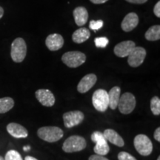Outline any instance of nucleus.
I'll return each instance as SVG.
<instances>
[{
	"label": "nucleus",
	"instance_id": "nucleus-1",
	"mask_svg": "<svg viewBox=\"0 0 160 160\" xmlns=\"http://www.w3.org/2000/svg\"><path fill=\"white\" fill-rule=\"evenodd\" d=\"M37 135L40 139L48 142H56L63 137L64 133L59 128L47 126L40 128L37 131Z\"/></svg>",
	"mask_w": 160,
	"mask_h": 160
},
{
	"label": "nucleus",
	"instance_id": "nucleus-2",
	"mask_svg": "<svg viewBox=\"0 0 160 160\" xmlns=\"http://www.w3.org/2000/svg\"><path fill=\"white\" fill-rule=\"evenodd\" d=\"M87 146L85 138L80 136H71L64 142L62 150L66 153H73L84 150Z\"/></svg>",
	"mask_w": 160,
	"mask_h": 160
},
{
	"label": "nucleus",
	"instance_id": "nucleus-3",
	"mask_svg": "<svg viewBox=\"0 0 160 160\" xmlns=\"http://www.w3.org/2000/svg\"><path fill=\"white\" fill-rule=\"evenodd\" d=\"M27 54V45L22 38H17L12 42L11 56L15 62H22Z\"/></svg>",
	"mask_w": 160,
	"mask_h": 160
},
{
	"label": "nucleus",
	"instance_id": "nucleus-4",
	"mask_svg": "<svg viewBox=\"0 0 160 160\" xmlns=\"http://www.w3.org/2000/svg\"><path fill=\"white\" fill-rule=\"evenodd\" d=\"M135 149L140 155L149 156L153 151V144L148 137L145 134H139L136 136L133 140Z\"/></svg>",
	"mask_w": 160,
	"mask_h": 160
},
{
	"label": "nucleus",
	"instance_id": "nucleus-5",
	"mask_svg": "<svg viewBox=\"0 0 160 160\" xmlns=\"http://www.w3.org/2000/svg\"><path fill=\"white\" fill-rule=\"evenodd\" d=\"M92 103L97 111L105 112L109 107L108 93L104 89H98L93 94Z\"/></svg>",
	"mask_w": 160,
	"mask_h": 160
},
{
	"label": "nucleus",
	"instance_id": "nucleus-6",
	"mask_svg": "<svg viewBox=\"0 0 160 160\" xmlns=\"http://www.w3.org/2000/svg\"><path fill=\"white\" fill-rule=\"evenodd\" d=\"M62 60L68 67L75 68L85 62L86 56L80 51H69L64 53Z\"/></svg>",
	"mask_w": 160,
	"mask_h": 160
},
{
	"label": "nucleus",
	"instance_id": "nucleus-7",
	"mask_svg": "<svg viewBox=\"0 0 160 160\" xmlns=\"http://www.w3.org/2000/svg\"><path fill=\"white\" fill-rule=\"evenodd\" d=\"M136 107V98L131 93H125L120 96L117 108L122 114H129Z\"/></svg>",
	"mask_w": 160,
	"mask_h": 160
},
{
	"label": "nucleus",
	"instance_id": "nucleus-8",
	"mask_svg": "<svg viewBox=\"0 0 160 160\" xmlns=\"http://www.w3.org/2000/svg\"><path fill=\"white\" fill-rule=\"evenodd\" d=\"M84 118H85L84 113L79 111L66 112L63 115L64 125L67 128H71L82 123Z\"/></svg>",
	"mask_w": 160,
	"mask_h": 160
},
{
	"label": "nucleus",
	"instance_id": "nucleus-9",
	"mask_svg": "<svg viewBox=\"0 0 160 160\" xmlns=\"http://www.w3.org/2000/svg\"><path fill=\"white\" fill-rule=\"evenodd\" d=\"M146 57V51L142 47H135L128 56V63L131 67L137 68L143 63Z\"/></svg>",
	"mask_w": 160,
	"mask_h": 160
},
{
	"label": "nucleus",
	"instance_id": "nucleus-10",
	"mask_svg": "<svg viewBox=\"0 0 160 160\" xmlns=\"http://www.w3.org/2000/svg\"><path fill=\"white\" fill-rule=\"evenodd\" d=\"M38 101L45 107H52L55 104V97L53 93L48 89H39L35 93Z\"/></svg>",
	"mask_w": 160,
	"mask_h": 160
},
{
	"label": "nucleus",
	"instance_id": "nucleus-11",
	"mask_svg": "<svg viewBox=\"0 0 160 160\" xmlns=\"http://www.w3.org/2000/svg\"><path fill=\"white\" fill-rule=\"evenodd\" d=\"M135 47L136 45L133 41L128 40V41H124L117 44L115 46L113 51L116 56L123 58L128 57Z\"/></svg>",
	"mask_w": 160,
	"mask_h": 160
},
{
	"label": "nucleus",
	"instance_id": "nucleus-12",
	"mask_svg": "<svg viewBox=\"0 0 160 160\" xmlns=\"http://www.w3.org/2000/svg\"><path fill=\"white\" fill-rule=\"evenodd\" d=\"M97 81V76L93 73H90L84 77L78 84L77 91L81 93H85L90 91Z\"/></svg>",
	"mask_w": 160,
	"mask_h": 160
},
{
	"label": "nucleus",
	"instance_id": "nucleus-13",
	"mask_svg": "<svg viewBox=\"0 0 160 160\" xmlns=\"http://www.w3.org/2000/svg\"><path fill=\"white\" fill-rule=\"evenodd\" d=\"M45 44L50 51H57L62 48L64 45V39L60 34L53 33L47 37L45 40Z\"/></svg>",
	"mask_w": 160,
	"mask_h": 160
},
{
	"label": "nucleus",
	"instance_id": "nucleus-14",
	"mask_svg": "<svg viewBox=\"0 0 160 160\" xmlns=\"http://www.w3.org/2000/svg\"><path fill=\"white\" fill-rule=\"evenodd\" d=\"M139 24V17L136 13H129L125 16L121 24V28L124 31H133Z\"/></svg>",
	"mask_w": 160,
	"mask_h": 160
},
{
	"label": "nucleus",
	"instance_id": "nucleus-15",
	"mask_svg": "<svg viewBox=\"0 0 160 160\" xmlns=\"http://www.w3.org/2000/svg\"><path fill=\"white\" fill-rule=\"evenodd\" d=\"M7 131L10 135L15 138H26L28 136V132L25 127L15 122L8 124Z\"/></svg>",
	"mask_w": 160,
	"mask_h": 160
},
{
	"label": "nucleus",
	"instance_id": "nucleus-16",
	"mask_svg": "<svg viewBox=\"0 0 160 160\" xmlns=\"http://www.w3.org/2000/svg\"><path fill=\"white\" fill-rule=\"evenodd\" d=\"M104 137L107 142L113 144L118 147H123L125 145V142L121 136L117 131L113 129H106L103 133Z\"/></svg>",
	"mask_w": 160,
	"mask_h": 160
},
{
	"label": "nucleus",
	"instance_id": "nucleus-17",
	"mask_svg": "<svg viewBox=\"0 0 160 160\" xmlns=\"http://www.w3.org/2000/svg\"><path fill=\"white\" fill-rule=\"evenodd\" d=\"M73 14L77 25L80 27V26L85 25L87 22L88 19V13L85 8L82 7V6L76 8L73 12Z\"/></svg>",
	"mask_w": 160,
	"mask_h": 160
},
{
	"label": "nucleus",
	"instance_id": "nucleus-18",
	"mask_svg": "<svg viewBox=\"0 0 160 160\" xmlns=\"http://www.w3.org/2000/svg\"><path fill=\"white\" fill-rule=\"evenodd\" d=\"M108 93V99H109V107L112 110H115L117 108L118 103L120 98V93H121V89L118 86L112 88L110 90Z\"/></svg>",
	"mask_w": 160,
	"mask_h": 160
},
{
	"label": "nucleus",
	"instance_id": "nucleus-19",
	"mask_svg": "<svg viewBox=\"0 0 160 160\" xmlns=\"http://www.w3.org/2000/svg\"><path fill=\"white\" fill-rule=\"evenodd\" d=\"M91 37V32L85 28H81L74 31L72 35V39L76 43L80 44L87 41Z\"/></svg>",
	"mask_w": 160,
	"mask_h": 160
},
{
	"label": "nucleus",
	"instance_id": "nucleus-20",
	"mask_svg": "<svg viewBox=\"0 0 160 160\" xmlns=\"http://www.w3.org/2000/svg\"><path fill=\"white\" fill-rule=\"evenodd\" d=\"M145 39L148 41H157L160 39V26L153 25L148 30L145 34Z\"/></svg>",
	"mask_w": 160,
	"mask_h": 160
},
{
	"label": "nucleus",
	"instance_id": "nucleus-21",
	"mask_svg": "<svg viewBox=\"0 0 160 160\" xmlns=\"http://www.w3.org/2000/svg\"><path fill=\"white\" fill-rule=\"evenodd\" d=\"M14 101L11 97H4L0 99V113H5L13 108Z\"/></svg>",
	"mask_w": 160,
	"mask_h": 160
},
{
	"label": "nucleus",
	"instance_id": "nucleus-22",
	"mask_svg": "<svg viewBox=\"0 0 160 160\" xmlns=\"http://www.w3.org/2000/svg\"><path fill=\"white\" fill-rule=\"evenodd\" d=\"M93 151L98 155H107L110 151V147L108 144V142L105 140V141L97 142L95 147L93 148Z\"/></svg>",
	"mask_w": 160,
	"mask_h": 160
},
{
	"label": "nucleus",
	"instance_id": "nucleus-23",
	"mask_svg": "<svg viewBox=\"0 0 160 160\" xmlns=\"http://www.w3.org/2000/svg\"><path fill=\"white\" fill-rule=\"evenodd\" d=\"M151 110L153 115L160 114V99L158 97H153L151 100Z\"/></svg>",
	"mask_w": 160,
	"mask_h": 160
},
{
	"label": "nucleus",
	"instance_id": "nucleus-24",
	"mask_svg": "<svg viewBox=\"0 0 160 160\" xmlns=\"http://www.w3.org/2000/svg\"><path fill=\"white\" fill-rule=\"evenodd\" d=\"M5 160H23L19 153L15 150H10L5 154Z\"/></svg>",
	"mask_w": 160,
	"mask_h": 160
},
{
	"label": "nucleus",
	"instance_id": "nucleus-25",
	"mask_svg": "<svg viewBox=\"0 0 160 160\" xmlns=\"http://www.w3.org/2000/svg\"><path fill=\"white\" fill-rule=\"evenodd\" d=\"M95 45L97 48H104L106 46L108 45L109 40L106 37H98L94 39Z\"/></svg>",
	"mask_w": 160,
	"mask_h": 160
},
{
	"label": "nucleus",
	"instance_id": "nucleus-26",
	"mask_svg": "<svg viewBox=\"0 0 160 160\" xmlns=\"http://www.w3.org/2000/svg\"><path fill=\"white\" fill-rule=\"evenodd\" d=\"M103 24L104 22L102 20H91L90 22L89 27L91 30H93L96 32L97 30H99L102 28Z\"/></svg>",
	"mask_w": 160,
	"mask_h": 160
},
{
	"label": "nucleus",
	"instance_id": "nucleus-27",
	"mask_svg": "<svg viewBox=\"0 0 160 160\" xmlns=\"http://www.w3.org/2000/svg\"><path fill=\"white\" fill-rule=\"evenodd\" d=\"M91 140L93 142L97 143L99 142H103L105 141V137H104L103 133L100 131H94L91 135Z\"/></svg>",
	"mask_w": 160,
	"mask_h": 160
},
{
	"label": "nucleus",
	"instance_id": "nucleus-28",
	"mask_svg": "<svg viewBox=\"0 0 160 160\" xmlns=\"http://www.w3.org/2000/svg\"><path fill=\"white\" fill-rule=\"evenodd\" d=\"M118 159L119 160H137L136 158L130 153L125 151H122L118 154Z\"/></svg>",
	"mask_w": 160,
	"mask_h": 160
},
{
	"label": "nucleus",
	"instance_id": "nucleus-29",
	"mask_svg": "<svg viewBox=\"0 0 160 160\" xmlns=\"http://www.w3.org/2000/svg\"><path fill=\"white\" fill-rule=\"evenodd\" d=\"M88 160H109L108 158L104 157V156L98 155V154H94L92 155L89 157Z\"/></svg>",
	"mask_w": 160,
	"mask_h": 160
},
{
	"label": "nucleus",
	"instance_id": "nucleus-30",
	"mask_svg": "<svg viewBox=\"0 0 160 160\" xmlns=\"http://www.w3.org/2000/svg\"><path fill=\"white\" fill-rule=\"evenodd\" d=\"M153 13L156 17H157L158 18L160 17V2L159 1L156 4V5L154 6V8H153Z\"/></svg>",
	"mask_w": 160,
	"mask_h": 160
},
{
	"label": "nucleus",
	"instance_id": "nucleus-31",
	"mask_svg": "<svg viewBox=\"0 0 160 160\" xmlns=\"http://www.w3.org/2000/svg\"><path fill=\"white\" fill-rule=\"evenodd\" d=\"M153 137H154V139L157 140V142H160V128H157L156 129Z\"/></svg>",
	"mask_w": 160,
	"mask_h": 160
},
{
	"label": "nucleus",
	"instance_id": "nucleus-32",
	"mask_svg": "<svg viewBox=\"0 0 160 160\" xmlns=\"http://www.w3.org/2000/svg\"><path fill=\"white\" fill-rule=\"evenodd\" d=\"M125 1L133 4H144L148 0H125Z\"/></svg>",
	"mask_w": 160,
	"mask_h": 160
},
{
	"label": "nucleus",
	"instance_id": "nucleus-33",
	"mask_svg": "<svg viewBox=\"0 0 160 160\" xmlns=\"http://www.w3.org/2000/svg\"><path fill=\"white\" fill-rule=\"evenodd\" d=\"M92 3L96 4V5H99V4H104L108 0H90Z\"/></svg>",
	"mask_w": 160,
	"mask_h": 160
},
{
	"label": "nucleus",
	"instance_id": "nucleus-34",
	"mask_svg": "<svg viewBox=\"0 0 160 160\" xmlns=\"http://www.w3.org/2000/svg\"><path fill=\"white\" fill-rule=\"evenodd\" d=\"M25 160H38L37 159H36V158L33 157H31V156H27V157H25Z\"/></svg>",
	"mask_w": 160,
	"mask_h": 160
},
{
	"label": "nucleus",
	"instance_id": "nucleus-35",
	"mask_svg": "<svg viewBox=\"0 0 160 160\" xmlns=\"http://www.w3.org/2000/svg\"><path fill=\"white\" fill-rule=\"evenodd\" d=\"M3 15H4V10L0 6V19H2V17H3Z\"/></svg>",
	"mask_w": 160,
	"mask_h": 160
},
{
	"label": "nucleus",
	"instance_id": "nucleus-36",
	"mask_svg": "<svg viewBox=\"0 0 160 160\" xmlns=\"http://www.w3.org/2000/svg\"><path fill=\"white\" fill-rule=\"evenodd\" d=\"M30 148H30V146H25V147L23 148V150L25 151H29Z\"/></svg>",
	"mask_w": 160,
	"mask_h": 160
},
{
	"label": "nucleus",
	"instance_id": "nucleus-37",
	"mask_svg": "<svg viewBox=\"0 0 160 160\" xmlns=\"http://www.w3.org/2000/svg\"><path fill=\"white\" fill-rule=\"evenodd\" d=\"M0 160H5V159H4L2 157H1V156H0Z\"/></svg>",
	"mask_w": 160,
	"mask_h": 160
},
{
	"label": "nucleus",
	"instance_id": "nucleus-38",
	"mask_svg": "<svg viewBox=\"0 0 160 160\" xmlns=\"http://www.w3.org/2000/svg\"><path fill=\"white\" fill-rule=\"evenodd\" d=\"M157 160H160V157L159 156V157H158V159H157Z\"/></svg>",
	"mask_w": 160,
	"mask_h": 160
}]
</instances>
